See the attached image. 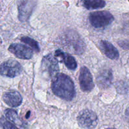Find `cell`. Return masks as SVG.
Masks as SVG:
<instances>
[{
    "mask_svg": "<svg viewBox=\"0 0 129 129\" xmlns=\"http://www.w3.org/2000/svg\"><path fill=\"white\" fill-rule=\"evenodd\" d=\"M51 88L57 96L67 101H71L75 97L76 89L73 80L63 73H57L52 79Z\"/></svg>",
    "mask_w": 129,
    "mask_h": 129,
    "instance_id": "obj_1",
    "label": "cell"
},
{
    "mask_svg": "<svg viewBox=\"0 0 129 129\" xmlns=\"http://www.w3.org/2000/svg\"><path fill=\"white\" fill-rule=\"evenodd\" d=\"M114 20L113 15L108 11L92 12L89 15L91 25L96 28H103L110 25Z\"/></svg>",
    "mask_w": 129,
    "mask_h": 129,
    "instance_id": "obj_2",
    "label": "cell"
},
{
    "mask_svg": "<svg viewBox=\"0 0 129 129\" xmlns=\"http://www.w3.org/2000/svg\"><path fill=\"white\" fill-rule=\"evenodd\" d=\"M41 71L44 77L52 78L59 72L58 60L52 54H48L43 57L41 63Z\"/></svg>",
    "mask_w": 129,
    "mask_h": 129,
    "instance_id": "obj_3",
    "label": "cell"
},
{
    "mask_svg": "<svg viewBox=\"0 0 129 129\" xmlns=\"http://www.w3.org/2000/svg\"><path fill=\"white\" fill-rule=\"evenodd\" d=\"M78 125L83 128H94L98 124V117L94 112L84 110L79 112L77 117Z\"/></svg>",
    "mask_w": 129,
    "mask_h": 129,
    "instance_id": "obj_4",
    "label": "cell"
},
{
    "mask_svg": "<svg viewBox=\"0 0 129 129\" xmlns=\"http://www.w3.org/2000/svg\"><path fill=\"white\" fill-rule=\"evenodd\" d=\"M22 71L21 64L13 59H9L0 66V74L8 78H15L20 75Z\"/></svg>",
    "mask_w": 129,
    "mask_h": 129,
    "instance_id": "obj_5",
    "label": "cell"
},
{
    "mask_svg": "<svg viewBox=\"0 0 129 129\" xmlns=\"http://www.w3.org/2000/svg\"><path fill=\"white\" fill-rule=\"evenodd\" d=\"M80 88L84 92H89L94 87L93 76L89 69L86 66H83L80 69L79 76Z\"/></svg>",
    "mask_w": 129,
    "mask_h": 129,
    "instance_id": "obj_6",
    "label": "cell"
},
{
    "mask_svg": "<svg viewBox=\"0 0 129 129\" xmlns=\"http://www.w3.org/2000/svg\"><path fill=\"white\" fill-rule=\"evenodd\" d=\"M37 2L35 0H24L18 5V17L19 20L21 22H25L30 18L34 8L36 6Z\"/></svg>",
    "mask_w": 129,
    "mask_h": 129,
    "instance_id": "obj_7",
    "label": "cell"
},
{
    "mask_svg": "<svg viewBox=\"0 0 129 129\" xmlns=\"http://www.w3.org/2000/svg\"><path fill=\"white\" fill-rule=\"evenodd\" d=\"M8 50L21 59H30L33 57V51L26 45L21 44H12L10 45Z\"/></svg>",
    "mask_w": 129,
    "mask_h": 129,
    "instance_id": "obj_8",
    "label": "cell"
},
{
    "mask_svg": "<svg viewBox=\"0 0 129 129\" xmlns=\"http://www.w3.org/2000/svg\"><path fill=\"white\" fill-rule=\"evenodd\" d=\"M96 83L101 88H107L111 85L113 80V74L110 69H103L98 73Z\"/></svg>",
    "mask_w": 129,
    "mask_h": 129,
    "instance_id": "obj_9",
    "label": "cell"
},
{
    "mask_svg": "<svg viewBox=\"0 0 129 129\" xmlns=\"http://www.w3.org/2000/svg\"><path fill=\"white\" fill-rule=\"evenodd\" d=\"M99 46L102 52L109 59L116 60L119 57V52L115 47L107 40H101Z\"/></svg>",
    "mask_w": 129,
    "mask_h": 129,
    "instance_id": "obj_10",
    "label": "cell"
},
{
    "mask_svg": "<svg viewBox=\"0 0 129 129\" xmlns=\"http://www.w3.org/2000/svg\"><path fill=\"white\" fill-rule=\"evenodd\" d=\"M4 102L11 107H17L22 103V97L20 93L16 91L6 92L3 95Z\"/></svg>",
    "mask_w": 129,
    "mask_h": 129,
    "instance_id": "obj_11",
    "label": "cell"
},
{
    "mask_svg": "<svg viewBox=\"0 0 129 129\" xmlns=\"http://www.w3.org/2000/svg\"><path fill=\"white\" fill-rule=\"evenodd\" d=\"M55 55L59 57L61 59L62 61L64 63L66 66L70 70H75L77 68V62L75 59L72 55L68 53H64L60 49H58L55 51Z\"/></svg>",
    "mask_w": 129,
    "mask_h": 129,
    "instance_id": "obj_12",
    "label": "cell"
},
{
    "mask_svg": "<svg viewBox=\"0 0 129 129\" xmlns=\"http://www.w3.org/2000/svg\"><path fill=\"white\" fill-rule=\"evenodd\" d=\"M106 3L104 0H84L83 6L87 10H96L105 7Z\"/></svg>",
    "mask_w": 129,
    "mask_h": 129,
    "instance_id": "obj_13",
    "label": "cell"
},
{
    "mask_svg": "<svg viewBox=\"0 0 129 129\" xmlns=\"http://www.w3.org/2000/svg\"><path fill=\"white\" fill-rule=\"evenodd\" d=\"M5 113L7 119L10 122H13L15 124L20 123V120H19L18 116L16 111L13 109H7L5 111Z\"/></svg>",
    "mask_w": 129,
    "mask_h": 129,
    "instance_id": "obj_14",
    "label": "cell"
},
{
    "mask_svg": "<svg viewBox=\"0 0 129 129\" xmlns=\"http://www.w3.org/2000/svg\"><path fill=\"white\" fill-rule=\"evenodd\" d=\"M20 40L26 44L27 45H28L29 46L31 47L34 50H35L37 52H40V47H39V44L34 39H31V38L29 37L24 36L20 39Z\"/></svg>",
    "mask_w": 129,
    "mask_h": 129,
    "instance_id": "obj_15",
    "label": "cell"
},
{
    "mask_svg": "<svg viewBox=\"0 0 129 129\" xmlns=\"http://www.w3.org/2000/svg\"><path fill=\"white\" fill-rule=\"evenodd\" d=\"M0 127L4 128H17L18 127L10 123L6 118L2 117L0 120Z\"/></svg>",
    "mask_w": 129,
    "mask_h": 129,
    "instance_id": "obj_16",
    "label": "cell"
},
{
    "mask_svg": "<svg viewBox=\"0 0 129 129\" xmlns=\"http://www.w3.org/2000/svg\"><path fill=\"white\" fill-rule=\"evenodd\" d=\"M118 45H119L121 47H123L124 49H129V42L128 41L118 42Z\"/></svg>",
    "mask_w": 129,
    "mask_h": 129,
    "instance_id": "obj_17",
    "label": "cell"
},
{
    "mask_svg": "<svg viewBox=\"0 0 129 129\" xmlns=\"http://www.w3.org/2000/svg\"><path fill=\"white\" fill-rule=\"evenodd\" d=\"M126 117L129 121V108H127V110H126Z\"/></svg>",
    "mask_w": 129,
    "mask_h": 129,
    "instance_id": "obj_18",
    "label": "cell"
}]
</instances>
